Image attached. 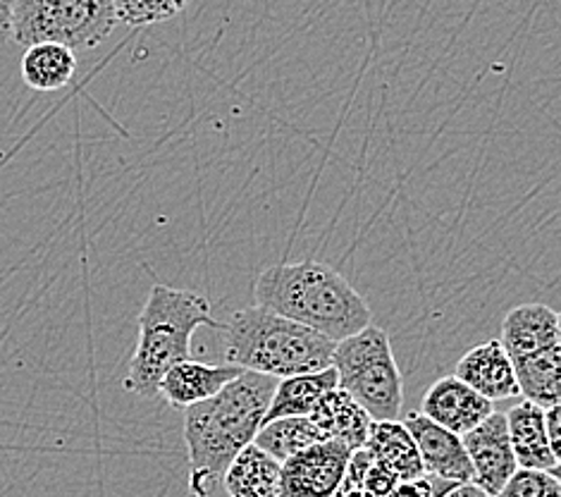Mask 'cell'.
Masks as SVG:
<instances>
[{"label":"cell","instance_id":"1","mask_svg":"<svg viewBox=\"0 0 561 497\" xmlns=\"http://www.w3.org/2000/svg\"><path fill=\"white\" fill-rule=\"evenodd\" d=\"M277 379L242 371L218 395L184 409V442L190 452V488L206 497L234 456L251 445L265 421Z\"/></svg>","mask_w":561,"mask_h":497},{"label":"cell","instance_id":"2","mask_svg":"<svg viewBox=\"0 0 561 497\" xmlns=\"http://www.w3.org/2000/svg\"><path fill=\"white\" fill-rule=\"evenodd\" d=\"M256 304L340 342L373 324L366 300L340 271L320 261L277 263L256 280Z\"/></svg>","mask_w":561,"mask_h":497},{"label":"cell","instance_id":"3","mask_svg":"<svg viewBox=\"0 0 561 497\" xmlns=\"http://www.w3.org/2000/svg\"><path fill=\"white\" fill-rule=\"evenodd\" d=\"M227 364L271 379L313 373L332 364L335 342L271 308L249 306L222 326Z\"/></svg>","mask_w":561,"mask_h":497},{"label":"cell","instance_id":"4","mask_svg":"<svg viewBox=\"0 0 561 497\" xmlns=\"http://www.w3.org/2000/svg\"><path fill=\"white\" fill-rule=\"evenodd\" d=\"M202 326L222 330L204 294L153 285L139 314V342L125 379L129 393L156 397L165 371L192 357V335Z\"/></svg>","mask_w":561,"mask_h":497},{"label":"cell","instance_id":"5","mask_svg":"<svg viewBox=\"0 0 561 497\" xmlns=\"http://www.w3.org/2000/svg\"><path fill=\"white\" fill-rule=\"evenodd\" d=\"M330 366L337 371V387L350 393L373 421L399 419L404 405L402 371L380 326L368 324L335 342Z\"/></svg>","mask_w":561,"mask_h":497},{"label":"cell","instance_id":"6","mask_svg":"<svg viewBox=\"0 0 561 497\" xmlns=\"http://www.w3.org/2000/svg\"><path fill=\"white\" fill-rule=\"evenodd\" d=\"M117 24L113 0H15L12 42L62 44L72 50L96 48Z\"/></svg>","mask_w":561,"mask_h":497},{"label":"cell","instance_id":"7","mask_svg":"<svg viewBox=\"0 0 561 497\" xmlns=\"http://www.w3.org/2000/svg\"><path fill=\"white\" fill-rule=\"evenodd\" d=\"M352 452L328 438L291 454L279 464V497H335Z\"/></svg>","mask_w":561,"mask_h":497},{"label":"cell","instance_id":"8","mask_svg":"<svg viewBox=\"0 0 561 497\" xmlns=\"http://www.w3.org/2000/svg\"><path fill=\"white\" fill-rule=\"evenodd\" d=\"M461 440L473 466L471 483L490 495H497L518 468L510 440V428H506V416L492 411L469 433H463Z\"/></svg>","mask_w":561,"mask_h":497},{"label":"cell","instance_id":"9","mask_svg":"<svg viewBox=\"0 0 561 497\" xmlns=\"http://www.w3.org/2000/svg\"><path fill=\"white\" fill-rule=\"evenodd\" d=\"M416 442L425 474H431L447 483H469L473 481V466L466 454L461 436L447 431L439 423L427 419L421 411H409L402 421Z\"/></svg>","mask_w":561,"mask_h":497},{"label":"cell","instance_id":"10","mask_svg":"<svg viewBox=\"0 0 561 497\" xmlns=\"http://www.w3.org/2000/svg\"><path fill=\"white\" fill-rule=\"evenodd\" d=\"M494 411V402L483 397L457 375H445L435 381L423 395V411L427 419L447 431L463 436Z\"/></svg>","mask_w":561,"mask_h":497},{"label":"cell","instance_id":"11","mask_svg":"<svg viewBox=\"0 0 561 497\" xmlns=\"http://www.w3.org/2000/svg\"><path fill=\"white\" fill-rule=\"evenodd\" d=\"M242 371V366L234 364H204V361H194L190 357L165 371L158 383V395L172 409H186L196 405V402L218 395Z\"/></svg>","mask_w":561,"mask_h":497},{"label":"cell","instance_id":"12","mask_svg":"<svg viewBox=\"0 0 561 497\" xmlns=\"http://www.w3.org/2000/svg\"><path fill=\"white\" fill-rule=\"evenodd\" d=\"M454 375L466 385H471L476 393L488 397L490 402L518 397L514 364L510 354L504 352L500 340L483 342L473 347L471 352H466L459 359Z\"/></svg>","mask_w":561,"mask_h":497},{"label":"cell","instance_id":"13","mask_svg":"<svg viewBox=\"0 0 561 497\" xmlns=\"http://www.w3.org/2000/svg\"><path fill=\"white\" fill-rule=\"evenodd\" d=\"M504 416L516 464L524 468H542V472L559 476V456L545 431V409L528 399H520Z\"/></svg>","mask_w":561,"mask_h":497},{"label":"cell","instance_id":"14","mask_svg":"<svg viewBox=\"0 0 561 497\" xmlns=\"http://www.w3.org/2000/svg\"><path fill=\"white\" fill-rule=\"evenodd\" d=\"M502 347L510 359L561 342V318L552 306L520 304L504 316Z\"/></svg>","mask_w":561,"mask_h":497},{"label":"cell","instance_id":"15","mask_svg":"<svg viewBox=\"0 0 561 497\" xmlns=\"http://www.w3.org/2000/svg\"><path fill=\"white\" fill-rule=\"evenodd\" d=\"M309 419L320 428V433L325 438L340 440L350 450L366 448L373 419L342 387L330 389V393L320 397L316 409L309 414Z\"/></svg>","mask_w":561,"mask_h":497},{"label":"cell","instance_id":"16","mask_svg":"<svg viewBox=\"0 0 561 497\" xmlns=\"http://www.w3.org/2000/svg\"><path fill=\"white\" fill-rule=\"evenodd\" d=\"M366 450L373 462L390 468L402 483L425 476L416 442L402 421H370Z\"/></svg>","mask_w":561,"mask_h":497},{"label":"cell","instance_id":"17","mask_svg":"<svg viewBox=\"0 0 561 497\" xmlns=\"http://www.w3.org/2000/svg\"><path fill=\"white\" fill-rule=\"evenodd\" d=\"M230 497H279V462L259 445H247L222 474Z\"/></svg>","mask_w":561,"mask_h":497},{"label":"cell","instance_id":"18","mask_svg":"<svg viewBox=\"0 0 561 497\" xmlns=\"http://www.w3.org/2000/svg\"><path fill=\"white\" fill-rule=\"evenodd\" d=\"M518 395L542 409L559 405L561 342L512 359Z\"/></svg>","mask_w":561,"mask_h":497},{"label":"cell","instance_id":"19","mask_svg":"<svg viewBox=\"0 0 561 497\" xmlns=\"http://www.w3.org/2000/svg\"><path fill=\"white\" fill-rule=\"evenodd\" d=\"M335 387L337 371L332 366L313 373L289 375V379H277L268 411H265V421L283 419V416H309L320 397Z\"/></svg>","mask_w":561,"mask_h":497},{"label":"cell","instance_id":"20","mask_svg":"<svg viewBox=\"0 0 561 497\" xmlns=\"http://www.w3.org/2000/svg\"><path fill=\"white\" fill-rule=\"evenodd\" d=\"M20 70H22L24 84L30 89L42 91V93L60 91L75 79L77 56L72 48L62 44H53V42L32 44L24 50Z\"/></svg>","mask_w":561,"mask_h":497},{"label":"cell","instance_id":"21","mask_svg":"<svg viewBox=\"0 0 561 497\" xmlns=\"http://www.w3.org/2000/svg\"><path fill=\"white\" fill-rule=\"evenodd\" d=\"M328 440L320 428L309 419V416H283V419L265 421L253 445H259L263 452H268L273 460L283 464L291 454H297L306 448H311L313 442Z\"/></svg>","mask_w":561,"mask_h":497},{"label":"cell","instance_id":"22","mask_svg":"<svg viewBox=\"0 0 561 497\" xmlns=\"http://www.w3.org/2000/svg\"><path fill=\"white\" fill-rule=\"evenodd\" d=\"M190 3L192 0H113V8L117 22H125L129 26H149L172 20Z\"/></svg>","mask_w":561,"mask_h":497},{"label":"cell","instance_id":"23","mask_svg":"<svg viewBox=\"0 0 561 497\" xmlns=\"http://www.w3.org/2000/svg\"><path fill=\"white\" fill-rule=\"evenodd\" d=\"M494 497H561L559 476L542 468L518 466Z\"/></svg>","mask_w":561,"mask_h":497},{"label":"cell","instance_id":"24","mask_svg":"<svg viewBox=\"0 0 561 497\" xmlns=\"http://www.w3.org/2000/svg\"><path fill=\"white\" fill-rule=\"evenodd\" d=\"M399 483L402 481H399L390 468L373 462L364 476V483H360V493H364V497H392Z\"/></svg>","mask_w":561,"mask_h":497},{"label":"cell","instance_id":"25","mask_svg":"<svg viewBox=\"0 0 561 497\" xmlns=\"http://www.w3.org/2000/svg\"><path fill=\"white\" fill-rule=\"evenodd\" d=\"M451 486H457V483H447V481H439L431 474H425L416 481L399 483L392 497H443Z\"/></svg>","mask_w":561,"mask_h":497},{"label":"cell","instance_id":"26","mask_svg":"<svg viewBox=\"0 0 561 497\" xmlns=\"http://www.w3.org/2000/svg\"><path fill=\"white\" fill-rule=\"evenodd\" d=\"M559 426H561L559 405L547 407L545 409V431H547V438H550V445H552L554 454L561 460V433H559Z\"/></svg>","mask_w":561,"mask_h":497},{"label":"cell","instance_id":"27","mask_svg":"<svg viewBox=\"0 0 561 497\" xmlns=\"http://www.w3.org/2000/svg\"><path fill=\"white\" fill-rule=\"evenodd\" d=\"M12 5L15 0H0V48L12 42Z\"/></svg>","mask_w":561,"mask_h":497},{"label":"cell","instance_id":"28","mask_svg":"<svg viewBox=\"0 0 561 497\" xmlns=\"http://www.w3.org/2000/svg\"><path fill=\"white\" fill-rule=\"evenodd\" d=\"M443 497H494L490 493H485L483 488H478L476 483H457V486H451Z\"/></svg>","mask_w":561,"mask_h":497},{"label":"cell","instance_id":"29","mask_svg":"<svg viewBox=\"0 0 561 497\" xmlns=\"http://www.w3.org/2000/svg\"><path fill=\"white\" fill-rule=\"evenodd\" d=\"M335 497H364V493H360V490H344V493H337Z\"/></svg>","mask_w":561,"mask_h":497}]
</instances>
